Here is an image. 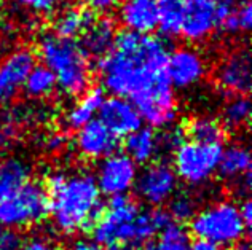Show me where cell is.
I'll list each match as a JSON object with an SVG mask.
<instances>
[{"label":"cell","instance_id":"1","mask_svg":"<svg viewBox=\"0 0 252 250\" xmlns=\"http://www.w3.org/2000/svg\"><path fill=\"white\" fill-rule=\"evenodd\" d=\"M168 55V45L161 38L123 30L99 59L104 89L131 101L152 128L171 126L177 113L174 88L164 72Z\"/></svg>","mask_w":252,"mask_h":250},{"label":"cell","instance_id":"2","mask_svg":"<svg viewBox=\"0 0 252 250\" xmlns=\"http://www.w3.org/2000/svg\"><path fill=\"white\" fill-rule=\"evenodd\" d=\"M45 190L50 202L48 215L63 234L91 229L104 209L94 177L82 169L51 170Z\"/></svg>","mask_w":252,"mask_h":250},{"label":"cell","instance_id":"3","mask_svg":"<svg viewBox=\"0 0 252 250\" xmlns=\"http://www.w3.org/2000/svg\"><path fill=\"white\" fill-rule=\"evenodd\" d=\"M171 222L169 215L158 209H141L128 194L112 196L105 204L93 236L102 247L144 246Z\"/></svg>","mask_w":252,"mask_h":250},{"label":"cell","instance_id":"4","mask_svg":"<svg viewBox=\"0 0 252 250\" xmlns=\"http://www.w3.org/2000/svg\"><path fill=\"white\" fill-rule=\"evenodd\" d=\"M37 55L42 65L55 77L56 86L64 96L78 97L90 88V57L77 40H67L48 32L38 38Z\"/></svg>","mask_w":252,"mask_h":250},{"label":"cell","instance_id":"5","mask_svg":"<svg viewBox=\"0 0 252 250\" xmlns=\"http://www.w3.org/2000/svg\"><path fill=\"white\" fill-rule=\"evenodd\" d=\"M190 229L198 239L219 247L240 244L248 233L240 206L230 199H219L198 209L190 220Z\"/></svg>","mask_w":252,"mask_h":250},{"label":"cell","instance_id":"6","mask_svg":"<svg viewBox=\"0 0 252 250\" xmlns=\"http://www.w3.org/2000/svg\"><path fill=\"white\" fill-rule=\"evenodd\" d=\"M48 193L40 182H26L0 201V226L19 231L37 226L48 217Z\"/></svg>","mask_w":252,"mask_h":250},{"label":"cell","instance_id":"7","mask_svg":"<svg viewBox=\"0 0 252 250\" xmlns=\"http://www.w3.org/2000/svg\"><path fill=\"white\" fill-rule=\"evenodd\" d=\"M222 145L184 140L172 151V170L177 180L190 187H203L217 174Z\"/></svg>","mask_w":252,"mask_h":250},{"label":"cell","instance_id":"8","mask_svg":"<svg viewBox=\"0 0 252 250\" xmlns=\"http://www.w3.org/2000/svg\"><path fill=\"white\" fill-rule=\"evenodd\" d=\"M139 169L137 164L125 153H112L110 156L97 161L94 182L101 194L112 196H123L128 194L137 179Z\"/></svg>","mask_w":252,"mask_h":250},{"label":"cell","instance_id":"9","mask_svg":"<svg viewBox=\"0 0 252 250\" xmlns=\"http://www.w3.org/2000/svg\"><path fill=\"white\" fill-rule=\"evenodd\" d=\"M177 177L164 161H152L137 174L134 190L142 202L152 207L168 204L177 192Z\"/></svg>","mask_w":252,"mask_h":250},{"label":"cell","instance_id":"10","mask_svg":"<svg viewBox=\"0 0 252 250\" xmlns=\"http://www.w3.org/2000/svg\"><path fill=\"white\" fill-rule=\"evenodd\" d=\"M206 56L195 47H179L172 50L164 65V72L172 88L189 89L200 84L208 74Z\"/></svg>","mask_w":252,"mask_h":250},{"label":"cell","instance_id":"11","mask_svg":"<svg viewBox=\"0 0 252 250\" xmlns=\"http://www.w3.org/2000/svg\"><path fill=\"white\" fill-rule=\"evenodd\" d=\"M217 88L228 96H246L252 84V59L248 50L227 53L214 70Z\"/></svg>","mask_w":252,"mask_h":250},{"label":"cell","instance_id":"12","mask_svg":"<svg viewBox=\"0 0 252 250\" xmlns=\"http://www.w3.org/2000/svg\"><path fill=\"white\" fill-rule=\"evenodd\" d=\"M35 65V55L28 48H16L0 59V109L10 105L23 91L26 77Z\"/></svg>","mask_w":252,"mask_h":250},{"label":"cell","instance_id":"13","mask_svg":"<svg viewBox=\"0 0 252 250\" xmlns=\"http://www.w3.org/2000/svg\"><path fill=\"white\" fill-rule=\"evenodd\" d=\"M217 30V0H184L181 34L189 43L206 42Z\"/></svg>","mask_w":252,"mask_h":250},{"label":"cell","instance_id":"14","mask_svg":"<svg viewBox=\"0 0 252 250\" xmlns=\"http://www.w3.org/2000/svg\"><path fill=\"white\" fill-rule=\"evenodd\" d=\"M75 150L88 161H101L115 153L118 148V137L110 133L99 120H93L83 128L77 129Z\"/></svg>","mask_w":252,"mask_h":250},{"label":"cell","instance_id":"15","mask_svg":"<svg viewBox=\"0 0 252 250\" xmlns=\"http://www.w3.org/2000/svg\"><path fill=\"white\" fill-rule=\"evenodd\" d=\"M97 115L99 121L117 137H126L142 128V118L137 109L134 107V104L125 97H105Z\"/></svg>","mask_w":252,"mask_h":250},{"label":"cell","instance_id":"16","mask_svg":"<svg viewBox=\"0 0 252 250\" xmlns=\"http://www.w3.org/2000/svg\"><path fill=\"white\" fill-rule=\"evenodd\" d=\"M117 16L126 32L152 35L158 29L157 0H122Z\"/></svg>","mask_w":252,"mask_h":250},{"label":"cell","instance_id":"17","mask_svg":"<svg viewBox=\"0 0 252 250\" xmlns=\"http://www.w3.org/2000/svg\"><path fill=\"white\" fill-rule=\"evenodd\" d=\"M217 172L222 175V179L248 192L251 188V151L248 145L235 142L227 145V148H222Z\"/></svg>","mask_w":252,"mask_h":250},{"label":"cell","instance_id":"18","mask_svg":"<svg viewBox=\"0 0 252 250\" xmlns=\"http://www.w3.org/2000/svg\"><path fill=\"white\" fill-rule=\"evenodd\" d=\"M96 19L94 11L88 6L80 5H63L58 11L53 13L51 34L67 40H77L83 35V32L90 28V24Z\"/></svg>","mask_w":252,"mask_h":250},{"label":"cell","instance_id":"19","mask_svg":"<svg viewBox=\"0 0 252 250\" xmlns=\"http://www.w3.org/2000/svg\"><path fill=\"white\" fill-rule=\"evenodd\" d=\"M251 26V0H217V29L225 35L244 34Z\"/></svg>","mask_w":252,"mask_h":250},{"label":"cell","instance_id":"20","mask_svg":"<svg viewBox=\"0 0 252 250\" xmlns=\"http://www.w3.org/2000/svg\"><path fill=\"white\" fill-rule=\"evenodd\" d=\"M104 101L105 94L102 88H88L64 113V124L74 131L83 128L85 124L96 120Z\"/></svg>","mask_w":252,"mask_h":250},{"label":"cell","instance_id":"21","mask_svg":"<svg viewBox=\"0 0 252 250\" xmlns=\"http://www.w3.org/2000/svg\"><path fill=\"white\" fill-rule=\"evenodd\" d=\"M117 37L115 24L107 18H96L80 37V47L90 59H102L109 53Z\"/></svg>","mask_w":252,"mask_h":250},{"label":"cell","instance_id":"22","mask_svg":"<svg viewBox=\"0 0 252 250\" xmlns=\"http://www.w3.org/2000/svg\"><path fill=\"white\" fill-rule=\"evenodd\" d=\"M161 151L160 136L154 128H139L125 137V155L129 156L136 164H149Z\"/></svg>","mask_w":252,"mask_h":250},{"label":"cell","instance_id":"23","mask_svg":"<svg viewBox=\"0 0 252 250\" xmlns=\"http://www.w3.org/2000/svg\"><path fill=\"white\" fill-rule=\"evenodd\" d=\"M31 164L19 156L0 160V201L31 180Z\"/></svg>","mask_w":252,"mask_h":250},{"label":"cell","instance_id":"24","mask_svg":"<svg viewBox=\"0 0 252 250\" xmlns=\"http://www.w3.org/2000/svg\"><path fill=\"white\" fill-rule=\"evenodd\" d=\"M185 134L189 140L198 143H208V145H222L225 140V129L217 118L208 115H200L191 118L185 128Z\"/></svg>","mask_w":252,"mask_h":250},{"label":"cell","instance_id":"25","mask_svg":"<svg viewBox=\"0 0 252 250\" xmlns=\"http://www.w3.org/2000/svg\"><path fill=\"white\" fill-rule=\"evenodd\" d=\"M251 120V102L246 96H230L220 110V121L225 131H241Z\"/></svg>","mask_w":252,"mask_h":250},{"label":"cell","instance_id":"26","mask_svg":"<svg viewBox=\"0 0 252 250\" xmlns=\"http://www.w3.org/2000/svg\"><path fill=\"white\" fill-rule=\"evenodd\" d=\"M58 89L56 86V80L53 74L42 64H35L34 67L31 69L29 75L26 77L23 91L28 94L31 99H48L55 91Z\"/></svg>","mask_w":252,"mask_h":250},{"label":"cell","instance_id":"27","mask_svg":"<svg viewBox=\"0 0 252 250\" xmlns=\"http://www.w3.org/2000/svg\"><path fill=\"white\" fill-rule=\"evenodd\" d=\"M158 5V29L166 37L181 34L184 0H157Z\"/></svg>","mask_w":252,"mask_h":250},{"label":"cell","instance_id":"28","mask_svg":"<svg viewBox=\"0 0 252 250\" xmlns=\"http://www.w3.org/2000/svg\"><path fill=\"white\" fill-rule=\"evenodd\" d=\"M157 236L155 250H189L191 244L189 229L182 223L169 222Z\"/></svg>","mask_w":252,"mask_h":250},{"label":"cell","instance_id":"29","mask_svg":"<svg viewBox=\"0 0 252 250\" xmlns=\"http://www.w3.org/2000/svg\"><path fill=\"white\" fill-rule=\"evenodd\" d=\"M198 212V198L190 192H176L168 202V215L176 223L189 222Z\"/></svg>","mask_w":252,"mask_h":250},{"label":"cell","instance_id":"30","mask_svg":"<svg viewBox=\"0 0 252 250\" xmlns=\"http://www.w3.org/2000/svg\"><path fill=\"white\" fill-rule=\"evenodd\" d=\"M18 3L34 15H53L58 11L63 5L67 3V0H18Z\"/></svg>","mask_w":252,"mask_h":250},{"label":"cell","instance_id":"31","mask_svg":"<svg viewBox=\"0 0 252 250\" xmlns=\"http://www.w3.org/2000/svg\"><path fill=\"white\" fill-rule=\"evenodd\" d=\"M18 250H63L59 247V244L51 239L50 236L45 234H37L32 236L28 241L21 242V246L18 247Z\"/></svg>","mask_w":252,"mask_h":250},{"label":"cell","instance_id":"32","mask_svg":"<svg viewBox=\"0 0 252 250\" xmlns=\"http://www.w3.org/2000/svg\"><path fill=\"white\" fill-rule=\"evenodd\" d=\"M184 131L181 128H174V126H166L164 133L160 136V145L161 150H171L174 151L181 143L184 142Z\"/></svg>","mask_w":252,"mask_h":250},{"label":"cell","instance_id":"33","mask_svg":"<svg viewBox=\"0 0 252 250\" xmlns=\"http://www.w3.org/2000/svg\"><path fill=\"white\" fill-rule=\"evenodd\" d=\"M13 137H15V128L10 126V121L0 120V156H3L5 151L11 148Z\"/></svg>","mask_w":252,"mask_h":250},{"label":"cell","instance_id":"34","mask_svg":"<svg viewBox=\"0 0 252 250\" xmlns=\"http://www.w3.org/2000/svg\"><path fill=\"white\" fill-rule=\"evenodd\" d=\"M45 148L50 151H61L65 145H67V137L61 131H55V133H50L45 137Z\"/></svg>","mask_w":252,"mask_h":250},{"label":"cell","instance_id":"35","mask_svg":"<svg viewBox=\"0 0 252 250\" xmlns=\"http://www.w3.org/2000/svg\"><path fill=\"white\" fill-rule=\"evenodd\" d=\"M83 3H86L90 10L93 11H109L118 3V0H82Z\"/></svg>","mask_w":252,"mask_h":250},{"label":"cell","instance_id":"36","mask_svg":"<svg viewBox=\"0 0 252 250\" xmlns=\"http://www.w3.org/2000/svg\"><path fill=\"white\" fill-rule=\"evenodd\" d=\"M67 250H104V247L101 244H97L96 241L80 238V239H75L74 242H70Z\"/></svg>","mask_w":252,"mask_h":250},{"label":"cell","instance_id":"37","mask_svg":"<svg viewBox=\"0 0 252 250\" xmlns=\"http://www.w3.org/2000/svg\"><path fill=\"white\" fill-rule=\"evenodd\" d=\"M238 206H240V212H241V217H243L244 223H246L248 228H249L251 220H252V204H251V201L244 199L241 204H238Z\"/></svg>","mask_w":252,"mask_h":250},{"label":"cell","instance_id":"38","mask_svg":"<svg viewBox=\"0 0 252 250\" xmlns=\"http://www.w3.org/2000/svg\"><path fill=\"white\" fill-rule=\"evenodd\" d=\"M189 250H219V249H217L216 246L209 244V242H206V241L198 239V241H195V242H191L190 247H189Z\"/></svg>","mask_w":252,"mask_h":250},{"label":"cell","instance_id":"39","mask_svg":"<svg viewBox=\"0 0 252 250\" xmlns=\"http://www.w3.org/2000/svg\"><path fill=\"white\" fill-rule=\"evenodd\" d=\"M134 250H155L154 247H150V246H139V247H136Z\"/></svg>","mask_w":252,"mask_h":250},{"label":"cell","instance_id":"40","mask_svg":"<svg viewBox=\"0 0 252 250\" xmlns=\"http://www.w3.org/2000/svg\"><path fill=\"white\" fill-rule=\"evenodd\" d=\"M2 35H3V24H2V19H0V42H2Z\"/></svg>","mask_w":252,"mask_h":250},{"label":"cell","instance_id":"41","mask_svg":"<svg viewBox=\"0 0 252 250\" xmlns=\"http://www.w3.org/2000/svg\"><path fill=\"white\" fill-rule=\"evenodd\" d=\"M120 2H122V0H118V3H120Z\"/></svg>","mask_w":252,"mask_h":250},{"label":"cell","instance_id":"42","mask_svg":"<svg viewBox=\"0 0 252 250\" xmlns=\"http://www.w3.org/2000/svg\"><path fill=\"white\" fill-rule=\"evenodd\" d=\"M112 250H118V249H112Z\"/></svg>","mask_w":252,"mask_h":250},{"label":"cell","instance_id":"43","mask_svg":"<svg viewBox=\"0 0 252 250\" xmlns=\"http://www.w3.org/2000/svg\"><path fill=\"white\" fill-rule=\"evenodd\" d=\"M0 2H3V0H0Z\"/></svg>","mask_w":252,"mask_h":250}]
</instances>
